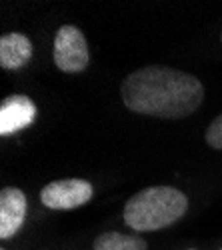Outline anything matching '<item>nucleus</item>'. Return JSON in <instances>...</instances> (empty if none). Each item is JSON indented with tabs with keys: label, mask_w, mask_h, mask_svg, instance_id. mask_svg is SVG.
<instances>
[{
	"label": "nucleus",
	"mask_w": 222,
	"mask_h": 250,
	"mask_svg": "<svg viewBox=\"0 0 222 250\" xmlns=\"http://www.w3.org/2000/svg\"><path fill=\"white\" fill-rule=\"evenodd\" d=\"M122 102L132 112L154 118H186L204 100V86L196 76L168 66H144L122 82Z\"/></svg>",
	"instance_id": "f257e3e1"
},
{
	"label": "nucleus",
	"mask_w": 222,
	"mask_h": 250,
	"mask_svg": "<svg viewBox=\"0 0 222 250\" xmlns=\"http://www.w3.org/2000/svg\"><path fill=\"white\" fill-rule=\"evenodd\" d=\"M188 210V198L174 186H150L124 204V222L138 232H154L174 224Z\"/></svg>",
	"instance_id": "f03ea898"
},
{
	"label": "nucleus",
	"mask_w": 222,
	"mask_h": 250,
	"mask_svg": "<svg viewBox=\"0 0 222 250\" xmlns=\"http://www.w3.org/2000/svg\"><path fill=\"white\" fill-rule=\"evenodd\" d=\"M88 62L90 54L82 30L72 24L60 26L54 38V64L62 72L78 74L88 66Z\"/></svg>",
	"instance_id": "7ed1b4c3"
},
{
	"label": "nucleus",
	"mask_w": 222,
	"mask_h": 250,
	"mask_svg": "<svg viewBox=\"0 0 222 250\" xmlns=\"http://www.w3.org/2000/svg\"><path fill=\"white\" fill-rule=\"evenodd\" d=\"M92 184L82 178H62L48 182L40 190V200L52 210H72L92 198Z\"/></svg>",
	"instance_id": "20e7f679"
},
{
	"label": "nucleus",
	"mask_w": 222,
	"mask_h": 250,
	"mask_svg": "<svg viewBox=\"0 0 222 250\" xmlns=\"http://www.w3.org/2000/svg\"><path fill=\"white\" fill-rule=\"evenodd\" d=\"M36 118V104L24 94H10L0 104V134L8 136L28 128Z\"/></svg>",
	"instance_id": "39448f33"
},
{
	"label": "nucleus",
	"mask_w": 222,
	"mask_h": 250,
	"mask_svg": "<svg viewBox=\"0 0 222 250\" xmlns=\"http://www.w3.org/2000/svg\"><path fill=\"white\" fill-rule=\"evenodd\" d=\"M26 218V196L22 190L6 186L0 192V238L14 236Z\"/></svg>",
	"instance_id": "423d86ee"
},
{
	"label": "nucleus",
	"mask_w": 222,
	"mask_h": 250,
	"mask_svg": "<svg viewBox=\"0 0 222 250\" xmlns=\"http://www.w3.org/2000/svg\"><path fill=\"white\" fill-rule=\"evenodd\" d=\"M32 58V42L24 34H4L0 38V66L4 70H20Z\"/></svg>",
	"instance_id": "0eeeda50"
},
{
	"label": "nucleus",
	"mask_w": 222,
	"mask_h": 250,
	"mask_svg": "<svg viewBox=\"0 0 222 250\" xmlns=\"http://www.w3.org/2000/svg\"><path fill=\"white\" fill-rule=\"evenodd\" d=\"M94 250H148V242L140 236L108 230L94 240Z\"/></svg>",
	"instance_id": "6e6552de"
},
{
	"label": "nucleus",
	"mask_w": 222,
	"mask_h": 250,
	"mask_svg": "<svg viewBox=\"0 0 222 250\" xmlns=\"http://www.w3.org/2000/svg\"><path fill=\"white\" fill-rule=\"evenodd\" d=\"M206 142H208V146H212L216 150H222V114L216 116L212 120V124L208 126V130H206Z\"/></svg>",
	"instance_id": "1a4fd4ad"
},
{
	"label": "nucleus",
	"mask_w": 222,
	"mask_h": 250,
	"mask_svg": "<svg viewBox=\"0 0 222 250\" xmlns=\"http://www.w3.org/2000/svg\"><path fill=\"white\" fill-rule=\"evenodd\" d=\"M220 40H222V34H220Z\"/></svg>",
	"instance_id": "9d476101"
},
{
	"label": "nucleus",
	"mask_w": 222,
	"mask_h": 250,
	"mask_svg": "<svg viewBox=\"0 0 222 250\" xmlns=\"http://www.w3.org/2000/svg\"><path fill=\"white\" fill-rule=\"evenodd\" d=\"M190 250H194V248H190Z\"/></svg>",
	"instance_id": "9b49d317"
},
{
	"label": "nucleus",
	"mask_w": 222,
	"mask_h": 250,
	"mask_svg": "<svg viewBox=\"0 0 222 250\" xmlns=\"http://www.w3.org/2000/svg\"><path fill=\"white\" fill-rule=\"evenodd\" d=\"M2 250H4V248H2Z\"/></svg>",
	"instance_id": "f8f14e48"
},
{
	"label": "nucleus",
	"mask_w": 222,
	"mask_h": 250,
	"mask_svg": "<svg viewBox=\"0 0 222 250\" xmlns=\"http://www.w3.org/2000/svg\"><path fill=\"white\" fill-rule=\"evenodd\" d=\"M220 250H222V248H220Z\"/></svg>",
	"instance_id": "ddd939ff"
}]
</instances>
